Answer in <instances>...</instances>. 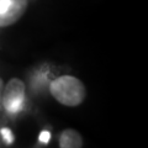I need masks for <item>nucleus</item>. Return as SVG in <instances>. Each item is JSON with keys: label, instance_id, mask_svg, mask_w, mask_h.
Wrapping results in <instances>:
<instances>
[{"label": "nucleus", "instance_id": "obj_1", "mask_svg": "<svg viewBox=\"0 0 148 148\" xmlns=\"http://www.w3.org/2000/svg\"><path fill=\"white\" fill-rule=\"evenodd\" d=\"M51 92L59 103L67 106H77L85 98L84 84L77 78L63 75L51 84Z\"/></svg>", "mask_w": 148, "mask_h": 148}, {"label": "nucleus", "instance_id": "obj_2", "mask_svg": "<svg viewBox=\"0 0 148 148\" xmlns=\"http://www.w3.org/2000/svg\"><path fill=\"white\" fill-rule=\"evenodd\" d=\"M4 108L9 114H17L24 109L25 104V85L20 79H11L5 86L3 96Z\"/></svg>", "mask_w": 148, "mask_h": 148}, {"label": "nucleus", "instance_id": "obj_3", "mask_svg": "<svg viewBox=\"0 0 148 148\" xmlns=\"http://www.w3.org/2000/svg\"><path fill=\"white\" fill-rule=\"evenodd\" d=\"M27 8V0H0V26H10L20 18Z\"/></svg>", "mask_w": 148, "mask_h": 148}, {"label": "nucleus", "instance_id": "obj_4", "mask_svg": "<svg viewBox=\"0 0 148 148\" xmlns=\"http://www.w3.org/2000/svg\"><path fill=\"white\" fill-rule=\"evenodd\" d=\"M59 146L62 148H79L83 146V140L77 131L67 130L59 138Z\"/></svg>", "mask_w": 148, "mask_h": 148}, {"label": "nucleus", "instance_id": "obj_5", "mask_svg": "<svg viewBox=\"0 0 148 148\" xmlns=\"http://www.w3.org/2000/svg\"><path fill=\"white\" fill-rule=\"evenodd\" d=\"M0 133H1V136H3V140L5 141L8 145H11V143L14 142V135L11 133V131L9 128L0 130Z\"/></svg>", "mask_w": 148, "mask_h": 148}, {"label": "nucleus", "instance_id": "obj_6", "mask_svg": "<svg viewBox=\"0 0 148 148\" xmlns=\"http://www.w3.org/2000/svg\"><path fill=\"white\" fill-rule=\"evenodd\" d=\"M49 138H51V133L48 131H42L40 133L38 140H40V142H42V143H48Z\"/></svg>", "mask_w": 148, "mask_h": 148}, {"label": "nucleus", "instance_id": "obj_7", "mask_svg": "<svg viewBox=\"0 0 148 148\" xmlns=\"http://www.w3.org/2000/svg\"><path fill=\"white\" fill-rule=\"evenodd\" d=\"M1 89H3V80L0 79V98H1Z\"/></svg>", "mask_w": 148, "mask_h": 148}]
</instances>
